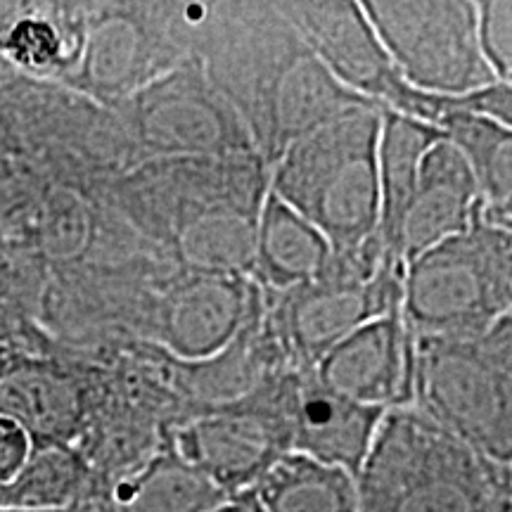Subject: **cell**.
<instances>
[{
	"label": "cell",
	"instance_id": "cell-1",
	"mask_svg": "<svg viewBox=\"0 0 512 512\" xmlns=\"http://www.w3.org/2000/svg\"><path fill=\"white\" fill-rule=\"evenodd\" d=\"M356 489L361 512H512V467L413 406L382 415Z\"/></svg>",
	"mask_w": 512,
	"mask_h": 512
},
{
	"label": "cell",
	"instance_id": "cell-2",
	"mask_svg": "<svg viewBox=\"0 0 512 512\" xmlns=\"http://www.w3.org/2000/svg\"><path fill=\"white\" fill-rule=\"evenodd\" d=\"M380 107H356L292 143L268 166V190L323 233L332 252H354L380 233Z\"/></svg>",
	"mask_w": 512,
	"mask_h": 512
},
{
	"label": "cell",
	"instance_id": "cell-3",
	"mask_svg": "<svg viewBox=\"0 0 512 512\" xmlns=\"http://www.w3.org/2000/svg\"><path fill=\"white\" fill-rule=\"evenodd\" d=\"M512 316L475 337L415 335L413 408L512 465Z\"/></svg>",
	"mask_w": 512,
	"mask_h": 512
},
{
	"label": "cell",
	"instance_id": "cell-4",
	"mask_svg": "<svg viewBox=\"0 0 512 512\" xmlns=\"http://www.w3.org/2000/svg\"><path fill=\"white\" fill-rule=\"evenodd\" d=\"M512 233L477 219L408 261L401 313L418 337H475L510 316Z\"/></svg>",
	"mask_w": 512,
	"mask_h": 512
},
{
	"label": "cell",
	"instance_id": "cell-5",
	"mask_svg": "<svg viewBox=\"0 0 512 512\" xmlns=\"http://www.w3.org/2000/svg\"><path fill=\"white\" fill-rule=\"evenodd\" d=\"M403 271L377 233L354 252H332L309 285L266 294L268 325L287 363L313 368L351 332L401 306Z\"/></svg>",
	"mask_w": 512,
	"mask_h": 512
},
{
	"label": "cell",
	"instance_id": "cell-6",
	"mask_svg": "<svg viewBox=\"0 0 512 512\" xmlns=\"http://www.w3.org/2000/svg\"><path fill=\"white\" fill-rule=\"evenodd\" d=\"M117 114L138 164L256 155L240 114L211 86L195 57L121 102Z\"/></svg>",
	"mask_w": 512,
	"mask_h": 512
},
{
	"label": "cell",
	"instance_id": "cell-7",
	"mask_svg": "<svg viewBox=\"0 0 512 512\" xmlns=\"http://www.w3.org/2000/svg\"><path fill=\"white\" fill-rule=\"evenodd\" d=\"M370 27L413 91L444 98L494 86L470 0H363Z\"/></svg>",
	"mask_w": 512,
	"mask_h": 512
},
{
	"label": "cell",
	"instance_id": "cell-8",
	"mask_svg": "<svg viewBox=\"0 0 512 512\" xmlns=\"http://www.w3.org/2000/svg\"><path fill=\"white\" fill-rule=\"evenodd\" d=\"M188 57L185 3L86 5L81 57L67 81L117 110Z\"/></svg>",
	"mask_w": 512,
	"mask_h": 512
},
{
	"label": "cell",
	"instance_id": "cell-9",
	"mask_svg": "<svg viewBox=\"0 0 512 512\" xmlns=\"http://www.w3.org/2000/svg\"><path fill=\"white\" fill-rule=\"evenodd\" d=\"M273 8L344 88L373 102L380 110H392L437 128L444 114L460 107V98L413 91L401 79L370 27L361 3L297 0L273 3Z\"/></svg>",
	"mask_w": 512,
	"mask_h": 512
},
{
	"label": "cell",
	"instance_id": "cell-10",
	"mask_svg": "<svg viewBox=\"0 0 512 512\" xmlns=\"http://www.w3.org/2000/svg\"><path fill=\"white\" fill-rule=\"evenodd\" d=\"M266 309L254 278L183 271L147 306V332L178 363H204L233 347Z\"/></svg>",
	"mask_w": 512,
	"mask_h": 512
},
{
	"label": "cell",
	"instance_id": "cell-11",
	"mask_svg": "<svg viewBox=\"0 0 512 512\" xmlns=\"http://www.w3.org/2000/svg\"><path fill=\"white\" fill-rule=\"evenodd\" d=\"M166 446L228 498L245 494L287 453L285 432L264 387L247 399L195 413L166 430Z\"/></svg>",
	"mask_w": 512,
	"mask_h": 512
},
{
	"label": "cell",
	"instance_id": "cell-12",
	"mask_svg": "<svg viewBox=\"0 0 512 512\" xmlns=\"http://www.w3.org/2000/svg\"><path fill=\"white\" fill-rule=\"evenodd\" d=\"M264 396L285 432L287 451L358 475L387 411L332 392L313 368H285L264 384Z\"/></svg>",
	"mask_w": 512,
	"mask_h": 512
},
{
	"label": "cell",
	"instance_id": "cell-13",
	"mask_svg": "<svg viewBox=\"0 0 512 512\" xmlns=\"http://www.w3.org/2000/svg\"><path fill=\"white\" fill-rule=\"evenodd\" d=\"M332 392L363 406L392 411L413 403L415 335L401 306L344 337L313 366Z\"/></svg>",
	"mask_w": 512,
	"mask_h": 512
},
{
	"label": "cell",
	"instance_id": "cell-14",
	"mask_svg": "<svg viewBox=\"0 0 512 512\" xmlns=\"http://www.w3.org/2000/svg\"><path fill=\"white\" fill-rule=\"evenodd\" d=\"M93 403L86 382L57 363L0 354V415L24 427L34 446H79Z\"/></svg>",
	"mask_w": 512,
	"mask_h": 512
},
{
	"label": "cell",
	"instance_id": "cell-15",
	"mask_svg": "<svg viewBox=\"0 0 512 512\" xmlns=\"http://www.w3.org/2000/svg\"><path fill=\"white\" fill-rule=\"evenodd\" d=\"M482 195L463 155L441 138L422 157L418 181L399 228L403 266L482 219Z\"/></svg>",
	"mask_w": 512,
	"mask_h": 512
},
{
	"label": "cell",
	"instance_id": "cell-16",
	"mask_svg": "<svg viewBox=\"0 0 512 512\" xmlns=\"http://www.w3.org/2000/svg\"><path fill=\"white\" fill-rule=\"evenodd\" d=\"M330 242L304 216L266 188L256 214L254 283L268 297L309 285L325 271Z\"/></svg>",
	"mask_w": 512,
	"mask_h": 512
},
{
	"label": "cell",
	"instance_id": "cell-17",
	"mask_svg": "<svg viewBox=\"0 0 512 512\" xmlns=\"http://www.w3.org/2000/svg\"><path fill=\"white\" fill-rule=\"evenodd\" d=\"M228 496L166 446L126 475L107 482L93 501L98 512H209Z\"/></svg>",
	"mask_w": 512,
	"mask_h": 512
},
{
	"label": "cell",
	"instance_id": "cell-18",
	"mask_svg": "<svg viewBox=\"0 0 512 512\" xmlns=\"http://www.w3.org/2000/svg\"><path fill=\"white\" fill-rule=\"evenodd\" d=\"M256 214L259 207L252 204H216L185 221L169 247L188 273L252 278Z\"/></svg>",
	"mask_w": 512,
	"mask_h": 512
},
{
	"label": "cell",
	"instance_id": "cell-19",
	"mask_svg": "<svg viewBox=\"0 0 512 512\" xmlns=\"http://www.w3.org/2000/svg\"><path fill=\"white\" fill-rule=\"evenodd\" d=\"M441 138L444 133L430 124L408 119L392 110L380 112V136H377L380 238L399 264H403L399 256V228L413 197L420 162Z\"/></svg>",
	"mask_w": 512,
	"mask_h": 512
},
{
	"label": "cell",
	"instance_id": "cell-20",
	"mask_svg": "<svg viewBox=\"0 0 512 512\" xmlns=\"http://www.w3.org/2000/svg\"><path fill=\"white\" fill-rule=\"evenodd\" d=\"M439 131L463 155L475 176L491 226L512 228V128L482 114L456 110L444 114Z\"/></svg>",
	"mask_w": 512,
	"mask_h": 512
},
{
	"label": "cell",
	"instance_id": "cell-21",
	"mask_svg": "<svg viewBox=\"0 0 512 512\" xmlns=\"http://www.w3.org/2000/svg\"><path fill=\"white\" fill-rule=\"evenodd\" d=\"M249 494L264 512H361L351 472L292 451L275 458Z\"/></svg>",
	"mask_w": 512,
	"mask_h": 512
},
{
	"label": "cell",
	"instance_id": "cell-22",
	"mask_svg": "<svg viewBox=\"0 0 512 512\" xmlns=\"http://www.w3.org/2000/svg\"><path fill=\"white\" fill-rule=\"evenodd\" d=\"M86 31V5L27 10L0 31V50L31 74H64L79 64Z\"/></svg>",
	"mask_w": 512,
	"mask_h": 512
},
{
	"label": "cell",
	"instance_id": "cell-23",
	"mask_svg": "<svg viewBox=\"0 0 512 512\" xmlns=\"http://www.w3.org/2000/svg\"><path fill=\"white\" fill-rule=\"evenodd\" d=\"M91 214L83 200L69 190H53L43 200L38 240L55 259L81 254L91 240Z\"/></svg>",
	"mask_w": 512,
	"mask_h": 512
},
{
	"label": "cell",
	"instance_id": "cell-24",
	"mask_svg": "<svg viewBox=\"0 0 512 512\" xmlns=\"http://www.w3.org/2000/svg\"><path fill=\"white\" fill-rule=\"evenodd\" d=\"M477 41L496 81H512V5L505 0L477 3Z\"/></svg>",
	"mask_w": 512,
	"mask_h": 512
},
{
	"label": "cell",
	"instance_id": "cell-25",
	"mask_svg": "<svg viewBox=\"0 0 512 512\" xmlns=\"http://www.w3.org/2000/svg\"><path fill=\"white\" fill-rule=\"evenodd\" d=\"M209 512H264V508L256 503V498L249 494V491H245V494L228 498L226 503H221L219 508H214Z\"/></svg>",
	"mask_w": 512,
	"mask_h": 512
},
{
	"label": "cell",
	"instance_id": "cell-26",
	"mask_svg": "<svg viewBox=\"0 0 512 512\" xmlns=\"http://www.w3.org/2000/svg\"><path fill=\"white\" fill-rule=\"evenodd\" d=\"M0 512H36V510H3V508H0ZM41 512H98V510L91 508V505H81V508H69V510H41Z\"/></svg>",
	"mask_w": 512,
	"mask_h": 512
},
{
	"label": "cell",
	"instance_id": "cell-27",
	"mask_svg": "<svg viewBox=\"0 0 512 512\" xmlns=\"http://www.w3.org/2000/svg\"><path fill=\"white\" fill-rule=\"evenodd\" d=\"M0 337H3V316H0Z\"/></svg>",
	"mask_w": 512,
	"mask_h": 512
}]
</instances>
